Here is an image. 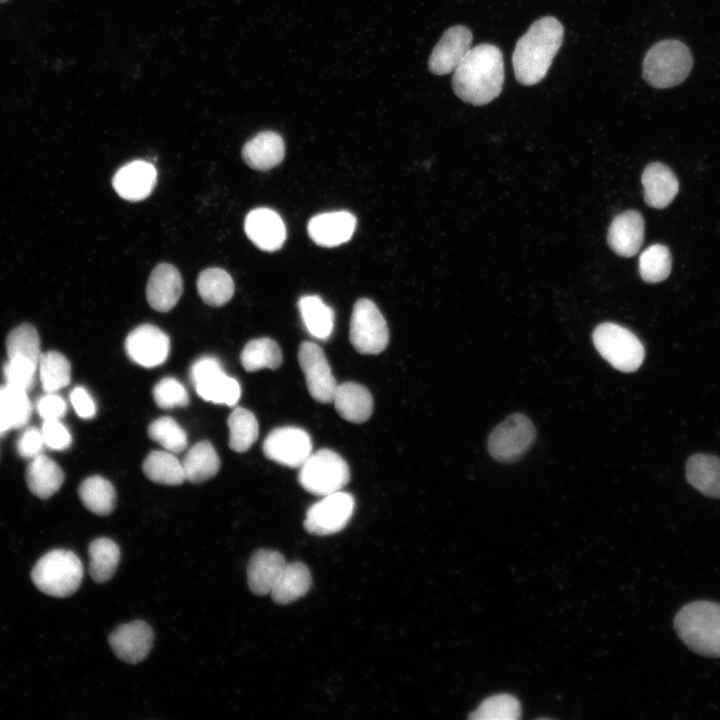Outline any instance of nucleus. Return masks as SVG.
I'll use <instances>...</instances> for the list:
<instances>
[{"instance_id":"bb28decb","label":"nucleus","mask_w":720,"mask_h":720,"mask_svg":"<svg viewBox=\"0 0 720 720\" xmlns=\"http://www.w3.org/2000/svg\"><path fill=\"white\" fill-rule=\"evenodd\" d=\"M686 478L702 494L720 498V458L701 453L692 455L686 462Z\"/></svg>"},{"instance_id":"c756f323","label":"nucleus","mask_w":720,"mask_h":720,"mask_svg":"<svg viewBox=\"0 0 720 720\" xmlns=\"http://www.w3.org/2000/svg\"><path fill=\"white\" fill-rule=\"evenodd\" d=\"M298 309L307 331L319 340H327L334 327V311L316 295L299 299Z\"/></svg>"},{"instance_id":"79ce46f5","label":"nucleus","mask_w":720,"mask_h":720,"mask_svg":"<svg viewBox=\"0 0 720 720\" xmlns=\"http://www.w3.org/2000/svg\"><path fill=\"white\" fill-rule=\"evenodd\" d=\"M148 435L171 453H180L187 447L185 430L168 416L154 420L149 425Z\"/></svg>"},{"instance_id":"7ed1b4c3","label":"nucleus","mask_w":720,"mask_h":720,"mask_svg":"<svg viewBox=\"0 0 720 720\" xmlns=\"http://www.w3.org/2000/svg\"><path fill=\"white\" fill-rule=\"evenodd\" d=\"M674 628L695 653L720 657V603L699 600L684 605L675 615Z\"/></svg>"},{"instance_id":"dca6fc26","label":"nucleus","mask_w":720,"mask_h":720,"mask_svg":"<svg viewBox=\"0 0 720 720\" xmlns=\"http://www.w3.org/2000/svg\"><path fill=\"white\" fill-rule=\"evenodd\" d=\"M109 644L124 662L137 664L147 657L153 645V631L144 621L118 626L109 636Z\"/></svg>"},{"instance_id":"20e7f679","label":"nucleus","mask_w":720,"mask_h":720,"mask_svg":"<svg viewBox=\"0 0 720 720\" xmlns=\"http://www.w3.org/2000/svg\"><path fill=\"white\" fill-rule=\"evenodd\" d=\"M692 66L689 48L679 40L667 39L657 42L646 53L642 76L654 88H669L682 83Z\"/></svg>"},{"instance_id":"ea45409f","label":"nucleus","mask_w":720,"mask_h":720,"mask_svg":"<svg viewBox=\"0 0 720 720\" xmlns=\"http://www.w3.org/2000/svg\"><path fill=\"white\" fill-rule=\"evenodd\" d=\"M672 258L669 249L662 244H653L639 256V273L648 283L665 280L671 271Z\"/></svg>"},{"instance_id":"49530a36","label":"nucleus","mask_w":720,"mask_h":720,"mask_svg":"<svg viewBox=\"0 0 720 720\" xmlns=\"http://www.w3.org/2000/svg\"><path fill=\"white\" fill-rule=\"evenodd\" d=\"M45 443L40 430L27 428L19 437L17 451L23 458L33 459L41 454Z\"/></svg>"},{"instance_id":"37998d69","label":"nucleus","mask_w":720,"mask_h":720,"mask_svg":"<svg viewBox=\"0 0 720 720\" xmlns=\"http://www.w3.org/2000/svg\"><path fill=\"white\" fill-rule=\"evenodd\" d=\"M153 398L158 407L171 409L189 404L186 388L175 378L165 377L153 388Z\"/></svg>"},{"instance_id":"4c0bfd02","label":"nucleus","mask_w":720,"mask_h":720,"mask_svg":"<svg viewBox=\"0 0 720 720\" xmlns=\"http://www.w3.org/2000/svg\"><path fill=\"white\" fill-rule=\"evenodd\" d=\"M38 370L42 387L47 393L56 392L70 383L71 365L68 359L57 351L42 354Z\"/></svg>"},{"instance_id":"aec40b11","label":"nucleus","mask_w":720,"mask_h":720,"mask_svg":"<svg viewBox=\"0 0 720 720\" xmlns=\"http://www.w3.org/2000/svg\"><path fill=\"white\" fill-rule=\"evenodd\" d=\"M182 292V278L174 266L161 263L153 269L146 286V298L154 310L170 311L177 304Z\"/></svg>"},{"instance_id":"2f4dec72","label":"nucleus","mask_w":720,"mask_h":720,"mask_svg":"<svg viewBox=\"0 0 720 720\" xmlns=\"http://www.w3.org/2000/svg\"><path fill=\"white\" fill-rule=\"evenodd\" d=\"M78 492L84 506L96 515H108L115 508L116 491L113 485L101 476L86 478Z\"/></svg>"},{"instance_id":"f3484780","label":"nucleus","mask_w":720,"mask_h":720,"mask_svg":"<svg viewBox=\"0 0 720 720\" xmlns=\"http://www.w3.org/2000/svg\"><path fill=\"white\" fill-rule=\"evenodd\" d=\"M244 229L254 245L267 252L280 249L286 240V228L282 218L269 208L251 210L245 218Z\"/></svg>"},{"instance_id":"2eb2a0df","label":"nucleus","mask_w":720,"mask_h":720,"mask_svg":"<svg viewBox=\"0 0 720 720\" xmlns=\"http://www.w3.org/2000/svg\"><path fill=\"white\" fill-rule=\"evenodd\" d=\"M473 36L471 31L463 25L448 28L433 48L428 60L430 72L436 75H446L457 68L468 51L472 48Z\"/></svg>"},{"instance_id":"6ab92c4d","label":"nucleus","mask_w":720,"mask_h":720,"mask_svg":"<svg viewBox=\"0 0 720 720\" xmlns=\"http://www.w3.org/2000/svg\"><path fill=\"white\" fill-rule=\"evenodd\" d=\"M356 218L348 211L317 214L308 222L310 238L323 247H335L347 242L356 228Z\"/></svg>"},{"instance_id":"9d476101","label":"nucleus","mask_w":720,"mask_h":720,"mask_svg":"<svg viewBox=\"0 0 720 720\" xmlns=\"http://www.w3.org/2000/svg\"><path fill=\"white\" fill-rule=\"evenodd\" d=\"M190 378L197 394L208 402L234 406L241 396L238 381L222 370L218 359L201 357L193 363Z\"/></svg>"},{"instance_id":"a211bd4d","label":"nucleus","mask_w":720,"mask_h":720,"mask_svg":"<svg viewBox=\"0 0 720 720\" xmlns=\"http://www.w3.org/2000/svg\"><path fill=\"white\" fill-rule=\"evenodd\" d=\"M157 171L153 164L134 160L122 166L114 175L112 185L117 194L128 201H141L153 191Z\"/></svg>"},{"instance_id":"de8ad7c7","label":"nucleus","mask_w":720,"mask_h":720,"mask_svg":"<svg viewBox=\"0 0 720 720\" xmlns=\"http://www.w3.org/2000/svg\"><path fill=\"white\" fill-rule=\"evenodd\" d=\"M36 408L44 420L60 419L67 411L64 399L54 392L42 396L38 400Z\"/></svg>"},{"instance_id":"b1692460","label":"nucleus","mask_w":720,"mask_h":720,"mask_svg":"<svg viewBox=\"0 0 720 720\" xmlns=\"http://www.w3.org/2000/svg\"><path fill=\"white\" fill-rule=\"evenodd\" d=\"M285 144L273 131H263L247 141L242 148V158L252 169L265 171L277 166L284 158Z\"/></svg>"},{"instance_id":"393cba45","label":"nucleus","mask_w":720,"mask_h":720,"mask_svg":"<svg viewBox=\"0 0 720 720\" xmlns=\"http://www.w3.org/2000/svg\"><path fill=\"white\" fill-rule=\"evenodd\" d=\"M333 403L343 419L357 424L366 422L373 412V397L370 391L355 382L338 385Z\"/></svg>"},{"instance_id":"f8f14e48","label":"nucleus","mask_w":720,"mask_h":720,"mask_svg":"<svg viewBox=\"0 0 720 720\" xmlns=\"http://www.w3.org/2000/svg\"><path fill=\"white\" fill-rule=\"evenodd\" d=\"M263 453L278 464L300 468L312 453L311 437L298 427H279L265 438Z\"/></svg>"},{"instance_id":"6e6552de","label":"nucleus","mask_w":720,"mask_h":720,"mask_svg":"<svg viewBox=\"0 0 720 720\" xmlns=\"http://www.w3.org/2000/svg\"><path fill=\"white\" fill-rule=\"evenodd\" d=\"M349 339L355 350L364 355H376L389 343V329L385 318L374 302L359 299L352 311Z\"/></svg>"},{"instance_id":"e433bc0d","label":"nucleus","mask_w":720,"mask_h":720,"mask_svg":"<svg viewBox=\"0 0 720 720\" xmlns=\"http://www.w3.org/2000/svg\"><path fill=\"white\" fill-rule=\"evenodd\" d=\"M229 447L238 453L245 452L255 443L258 438L259 425L255 415L242 407L235 408L230 414Z\"/></svg>"},{"instance_id":"3c124183","label":"nucleus","mask_w":720,"mask_h":720,"mask_svg":"<svg viewBox=\"0 0 720 720\" xmlns=\"http://www.w3.org/2000/svg\"><path fill=\"white\" fill-rule=\"evenodd\" d=\"M7 1H8V0H0V4H1V3H5V2H7Z\"/></svg>"},{"instance_id":"5701e85b","label":"nucleus","mask_w":720,"mask_h":720,"mask_svg":"<svg viewBox=\"0 0 720 720\" xmlns=\"http://www.w3.org/2000/svg\"><path fill=\"white\" fill-rule=\"evenodd\" d=\"M641 181L645 202L652 208H665L672 202L679 190V183L673 171L659 162H653L646 166Z\"/></svg>"},{"instance_id":"473e14b6","label":"nucleus","mask_w":720,"mask_h":720,"mask_svg":"<svg viewBox=\"0 0 720 720\" xmlns=\"http://www.w3.org/2000/svg\"><path fill=\"white\" fill-rule=\"evenodd\" d=\"M197 290L202 300L213 307L226 304L233 296L231 276L221 268L203 270L197 279Z\"/></svg>"},{"instance_id":"a18cd8bd","label":"nucleus","mask_w":720,"mask_h":720,"mask_svg":"<svg viewBox=\"0 0 720 720\" xmlns=\"http://www.w3.org/2000/svg\"><path fill=\"white\" fill-rule=\"evenodd\" d=\"M41 433L45 445L50 449L64 450L71 445V434L59 419L44 420Z\"/></svg>"},{"instance_id":"f03ea898","label":"nucleus","mask_w":720,"mask_h":720,"mask_svg":"<svg viewBox=\"0 0 720 720\" xmlns=\"http://www.w3.org/2000/svg\"><path fill=\"white\" fill-rule=\"evenodd\" d=\"M563 37V25L555 17L546 16L533 22L513 51L516 80L527 86L539 83L546 76Z\"/></svg>"},{"instance_id":"423d86ee","label":"nucleus","mask_w":720,"mask_h":720,"mask_svg":"<svg viewBox=\"0 0 720 720\" xmlns=\"http://www.w3.org/2000/svg\"><path fill=\"white\" fill-rule=\"evenodd\" d=\"M592 339L599 354L619 371L634 372L644 360L645 350L641 341L621 325L602 323L595 328Z\"/></svg>"},{"instance_id":"1a4fd4ad","label":"nucleus","mask_w":720,"mask_h":720,"mask_svg":"<svg viewBox=\"0 0 720 720\" xmlns=\"http://www.w3.org/2000/svg\"><path fill=\"white\" fill-rule=\"evenodd\" d=\"M535 436L532 421L523 414L515 413L491 431L487 448L495 460L510 463L520 459L530 449Z\"/></svg>"},{"instance_id":"58836bf2","label":"nucleus","mask_w":720,"mask_h":720,"mask_svg":"<svg viewBox=\"0 0 720 720\" xmlns=\"http://www.w3.org/2000/svg\"><path fill=\"white\" fill-rule=\"evenodd\" d=\"M6 350L8 358L23 357L38 365L42 354L36 328L29 323L15 327L7 336Z\"/></svg>"},{"instance_id":"8fccbe9b","label":"nucleus","mask_w":720,"mask_h":720,"mask_svg":"<svg viewBox=\"0 0 720 720\" xmlns=\"http://www.w3.org/2000/svg\"><path fill=\"white\" fill-rule=\"evenodd\" d=\"M7 431H9V430L7 429V427L5 426V424H4V423L2 422V420L0 419V436H1L2 434H4L5 432H7Z\"/></svg>"},{"instance_id":"cd10ccee","label":"nucleus","mask_w":720,"mask_h":720,"mask_svg":"<svg viewBox=\"0 0 720 720\" xmlns=\"http://www.w3.org/2000/svg\"><path fill=\"white\" fill-rule=\"evenodd\" d=\"M311 573L302 562L286 563L270 594L281 605L303 597L311 587Z\"/></svg>"},{"instance_id":"4be33fe9","label":"nucleus","mask_w":720,"mask_h":720,"mask_svg":"<svg viewBox=\"0 0 720 720\" xmlns=\"http://www.w3.org/2000/svg\"><path fill=\"white\" fill-rule=\"evenodd\" d=\"M286 563L284 556L278 551L270 549L255 551L247 568L250 590L256 595L270 593Z\"/></svg>"},{"instance_id":"f704fd0d","label":"nucleus","mask_w":720,"mask_h":720,"mask_svg":"<svg viewBox=\"0 0 720 720\" xmlns=\"http://www.w3.org/2000/svg\"><path fill=\"white\" fill-rule=\"evenodd\" d=\"M282 353L278 344L267 337L253 339L243 348L240 360L244 369L255 372L264 368L277 369L282 364Z\"/></svg>"},{"instance_id":"a19ab883","label":"nucleus","mask_w":720,"mask_h":720,"mask_svg":"<svg viewBox=\"0 0 720 720\" xmlns=\"http://www.w3.org/2000/svg\"><path fill=\"white\" fill-rule=\"evenodd\" d=\"M521 715L519 701L510 694H497L486 698L469 718L473 720H516Z\"/></svg>"},{"instance_id":"412c9836","label":"nucleus","mask_w":720,"mask_h":720,"mask_svg":"<svg viewBox=\"0 0 720 720\" xmlns=\"http://www.w3.org/2000/svg\"><path fill=\"white\" fill-rule=\"evenodd\" d=\"M645 234L642 215L635 210H627L617 215L610 224L607 242L620 256L631 257L640 250Z\"/></svg>"},{"instance_id":"f257e3e1","label":"nucleus","mask_w":720,"mask_h":720,"mask_svg":"<svg viewBox=\"0 0 720 720\" xmlns=\"http://www.w3.org/2000/svg\"><path fill=\"white\" fill-rule=\"evenodd\" d=\"M504 83L501 50L489 43L472 47L454 70L452 88L463 101L481 106L499 96Z\"/></svg>"},{"instance_id":"c9c22d12","label":"nucleus","mask_w":720,"mask_h":720,"mask_svg":"<svg viewBox=\"0 0 720 720\" xmlns=\"http://www.w3.org/2000/svg\"><path fill=\"white\" fill-rule=\"evenodd\" d=\"M32 405L27 392L11 387H0V419L8 430L23 427L30 419Z\"/></svg>"},{"instance_id":"72a5a7b5","label":"nucleus","mask_w":720,"mask_h":720,"mask_svg":"<svg viewBox=\"0 0 720 720\" xmlns=\"http://www.w3.org/2000/svg\"><path fill=\"white\" fill-rule=\"evenodd\" d=\"M89 572L97 583H104L114 575L120 560L118 545L109 538H97L89 545Z\"/></svg>"},{"instance_id":"9b49d317","label":"nucleus","mask_w":720,"mask_h":720,"mask_svg":"<svg viewBox=\"0 0 720 720\" xmlns=\"http://www.w3.org/2000/svg\"><path fill=\"white\" fill-rule=\"evenodd\" d=\"M355 507L354 497L337 491L313 504L306 512L304 527L314 535H331L341 531L349 522Z\"/></svg>"},{"instance_id":"a878e982","label":"nucleus","mask_w":720,"mask_h":720,"mask_svg":"<svg viewBox=\"0 0 720 720\" xmlns=\"http://www.w3.org/2000/svg\"><path fill=\"white\" fill-rule=\"evenodd\" d=\"M63 481L64 474L60 466L43 454L31 459L26 469V482L29 490L42 499L55 494Z\"/></svg>"},{"instance_id":"4468645a","label":"nucleus","mask_w":720,"mask_h":720,"mask_svg":"<svg viewBox=\"0 0 720 720\" xmlns=\"http://www.w3.org/2000/svg\"><path fill=\"white\" fill-rule=\"evenodd\" d=\"M125 351L135 363L146 368L163 364L170 351L169 336L151 324L134 328L126 337Z\"/></svg>"},{"instance_id":"0eeeda50","label":"nucleus","mask_w":720,"mask_h":720,"mask_svg":"<svg viewBox=\"0 0 720 720\" xmlns=\"http://www.w3.org/2000/svg\"><path fill=\"white\" fill-rule=\"evenodd\" d=\"M349 480L347 462L330 449L311 453L298 474V481L306 491L322 497L340 491Z\"/></svg>"},{"instance_id":"c85d7f7f","label":"nucleus","mask_w":720,"mask_h":720,"mask_svg":"<svg viewBox=\"0 0 720 720\" xmlns=\"http://www.w3.org/2000/svg\"><path fill=\"white\" fill-rule=\"evenodd\" d=\"M220 464V458L209 441H201L193 445L182 461L185 479L194 484L214 477L220 469Z\"/></svg>"},{"instance_id":"39448f33","label":"nucleus","mask_w":720,"mask_h":720,"mask_svg":"<svg viewBox=\"0 0 720 720\" xmlns=\"http://www.w3.org/2000/svg\"><path fill=\"white\" fill-rule=\"evenodd\" d=\"M83 573L82 562L74 552L55 549L38 560L31 572V578L41 592L63 598L72 595L79 588Z\"/></svg>"},{"instance_id":"c03bdc74","label":"nucleus","mask_w":720,"mask_h":720,"mask_svg":"<svg viewBox=\"0 0 720 720\" xmlns=\"http://www.w3.org/2000/svg\"><path fill=\"white\" fill-rule=\"evenodd\" d=\"M38 365L23 357L8 358L4 366L6 385L28 391L35 383Z\"/></svg>"},{"instance_id":"09e8293b","label":"nucleus","mask_w":720,"mask_h":720,"mask_svg":"<svg viewBox=\"0 0 720 720\" xmlns=\"http://www.w3.org/2000/svg\"><path fill=\"white\" fill-rule=\"evenodd\" d=\"M70 400L79 417L89 419L95 415L96 405L85 388L75 387L70 394Z\"/></svg>"},{"instance_id":"7c9ffc66","label":"nucleus","mask_w":720,"mask_h":720,"mask_svg":"<svg viewBox=\"0 0 720 720\" xmlns=\"http://www.w3.org/2000/svg\"><path fill=\"white\" fill-rule=\"evenodd\" d=\"M145 476L163 485H180L185 479L182 462L169 451H152L142 466Z\"/></svg>"},{"instance_id":"ddd939ff","label":"nucleus","mask_w":720,"mask_h":720,"mask_svg":"<svg viewBox=\"0 0 720 720\" xmlns=\"http://www.w3.org/2000/svg\"><path fill=\"white\" fill-rule=\"evenodd\" d=\"M298 361L311 397L320 403L333 402L338 384L323 349L315 343L302 342L298 350Z\"/></svg>"}]
</instances>
